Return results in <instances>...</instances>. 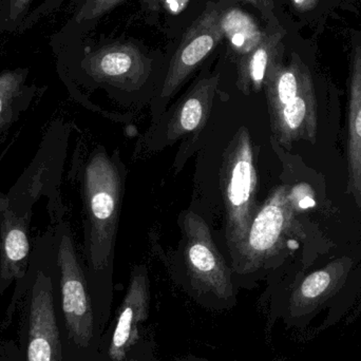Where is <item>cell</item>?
Instances as JSON below:
<instances>
[{
    "label": "cell",
    "instance_id": "obj_1",
    "mask_svg": "<svg viewBox=\"0 0 361 361\" xmlns=\"http://www.w3.org/2000/svg\"><path fill=\"white\" fill-rule=\"evenodd\" d=\"M353 269V259L343 257L297 282L284 303L286 324L305 329L322 314V331L339 324L354 303L349 288Z\"/></svg>",
    "mask_w": 361,
    "mask_h": 361
},
{
    "label": "cell",
    "instance_id": "obj_2",
    "mask_svg": "<svg viewBox=\"0 0 361 361\" xmlns=\"http://www.w3.org/2000/svg\"><path fill=\"white\" fill-rule=\"evenodd\" d=\"M122 191V179L116 164L106 152L93 154L85 169L84 192L89 260L97 271L107 267L114 252Z\"/></svg>",
    "mask_w": 361,
    "mask_h": 361
},
{
    "label": "cell",
    "instance_id": "obj_3",
    "mask_svg": "<svg viewBox=\"0 0 361 361\" xmlns=\"http://www.w3.org/2000/svg\"><path fill=\"white\" fill-rule=\"evenodd\" d=\"M220 186L226 212V239L235 255L245 241L256 214L258 173L250 131L241 127L223 154Z\"/></svg>",
    "mask_w": 361,
    "mask_h": 361
},
{
    "label": "cell",
    "instance_id": "obj_4",
    "mask_svg": "<svg viewBox=\"0 0 361 361\" xmlns=\"http://www.w3.org/2000/svg\"><path fill=\"white\" fill-rule=\"evenodd\" d=\"M295 206L290 187H276L257 209L245 241L235 254L238 273H252L278 254L294 229Z\"/></svg>",
    "mask_w": 361,
    "mask_h": 361
},
{
    "label": "cell",
    "instance_id": "obj_5",
    "mask_svg": "<svg viewBox=\"0 0 361 361\" xmlns=\"http://www.w3.org/2000/svg\"><path fill=\"white\" fill-rule=\"evenodd\" d=\"M183 228L185 264L193 286L219 299L231 298L233 286L231 271L205 221L193 212H186Z\"/></svg>",
    "mask_w": 361,
    "mask_h": 361
},
{
    "label": "cell",
    "instance_id": "obj_6",
    "mask_svg": "<svg viewBox=\"0 0 361 361\" xmlns=\"http://www.w3.org/2000/svg\"><path fill=\"white\" fill-rule=\"evenodd\" d=\"M61 307L66 326L73 343L86 348L93 336V314L84 273L73 241L63 233L59 246Z\"/></svg>",
    "mask_w": 361,
    "mask_h": 361
},
{
    "label": "cell",
    "instance_id": "obj_7",
    "mask_svg": "<svg viewBox=\"0 0 361 361\" xmlns=\"http://www.w3.org/2000/svg\"><path fill=\"white\" fill-rule=\"evenodd\" d=\"M220 23V11L214 4H208L191 23L171 59L161 93L162 99L175 94L197 66L220 44L224 38Z\"/></svg>",
    "mask_w": 361,
    "mask_h": 361
},
{
    "label": "cell",
    "instance_id": "obj_8",
    "mask_svg": "<svg viewBox=\"0 0 361 361\" xmlns=\"http://www.w3.org/2000/svg\"><path fill=\"white\" fill-rule=\"evenodd\" d=\"M97 82L123 90H137L149 78V61L135 44H111L93 53L87 65Z\"/></svg>",
    "mask_w": 361,
    "mask_h": 361
},
{
    "label": "cell",
    "instance_id": "obj_9",
    "mask_svg": "<svg viewBox=\"0 0 361 361\" xmlns=\"http://www.w3.org/2000/svg\"><path fill=\"white\" fill-rule=\"evenodd\" d=\"M27 361H61L51 279L39 271L32 290L27 334Z\"/></svg>",
    "mask_w": 361,
    "mask_h": 361
},
{
    "label": "cell",
    "instance_id": "obj_10",
    "mask_svg": "<svg viewBox=\"0 0 361 361\" xmlns=\"http://www.w3.org/2000/svg\"><path fill=\"white\" fill-rule=\"evenodd\" d=\"M150 290L144 267L133 271L126 295L118 312L116 330L109 347V357L124 361L127 352L139 341L140 328L149 315Z\"/></svg>",
    "mask_w": 361,
    "mask_h": 361
},
{
    "label": "cell",
    "instance_id": "obj_11",
    "mask_svg": "<svg viewBox=\"0 0 361 361\" xmlns=\"http://www.w3.org/2000/svg\"><path fill=\"white\" fill-rule=\"evenodd\" d=\"M271 131L284 147L298 141L314 142L317 135V106L313 82L305 87L288 105L269 116Z\"/></svg>",
    "mask_w": 361,
    "mask_h": 361
},
{
    "label": "cell",
    "instance_id": "obj_12",
    "mask_svg": "<svg viewBox=\"0 0 361 361\" xmlns=\"http://www.w3.org/2000/svg\"><path fill=\"white\" fill-rule=\"evenodd\" d=\"M29 220L6 209L0 221V294L25 271L29 259Z\"/></svg>",
    "mask_w": 361,
    "mask_h": 361
},
{
    "label": "cell",
    "instance_id": "obj_13",
    "mask_svg": "<svg viewBox=\"0 0 361 361\" xmlns=\"http://www.w3.org/2000/svg\"><path fill=\"white\" fill-rule=\"evenodd\" d=\"M218 84L219 75L202 78L180 99L167 125V139L173 142L203 128L209 116Z\"/></svg>",
    "mask_w": 361,
    "mask_h": 361
},
{
    "label": "cell",
    "instance_id": "obj_14",
    "mask_svg": "<svg viewBox=\"0 0 361 361\" xmlns=\"http://www.w3.org/2000/svg\"><path fill=\"white\" fill-rule=\"evenodd\" d=\"M284 35L286 32L282 29L265 33L264 38L254 50L240 57L237 87L243 94L257 93L263 88L269 68L281 61L280 57L283 51L282 39Z\"/></svg>",
    "mask_w": 361,
    "mask_h": 361
},
{
    "label": "cell",
    "instance_id": "obj_15",
    "mask_svg": "<svg viewBox=\"0 0 361 361\" xmlns=\"http://www.w3.org/2000/svg\"><path fill=\"white\" fill-rule=\"evenodd\" d=\"M313 82L307 66L296 54L288 66L278 61L267 71L264 80L269 116L277 114L310 82Z\"/></svg>",
    "mask_w": 361,
    "mask_h": 361
},
{
    "label": "cell",
    "instance_id": "obj_16",
    "mask_svg": "<svg viewBox=\"0 0 361 361\" xmlns=\"http://www.w3.org/2000/svg\"><path fill=\"white\" fill-rule=\"evenodd\" d=\"M349 160L350 188L356 199L361 200V46L353 51L350 86L349 108Z\"/></svg>",
    "mask_w": 361,
    "mask_h": 361
},
{
    "label": "cell",
    "instance_id": "obj_17",
    "mask_svg": "<svg viewBox=\"0 0 361 361\" xmlns=\"http://www.w3.org/2000/svg\"><path fill=\"white\" fill-rule=\"evenodd\" d=\"M220 23L223 36L240 57L254 50L265 36L254 18L239 8H229L222 13Z\"/></svg>",
    "mask_w": 361,
    "mask_h": 361
},
{
    "label": "cell",
    "instance_id": "obj_18",
    "mask_svg": "<svg viewBox=\"0 0 361 361\" xmlns=\"http://www.w3.org/2000/svg\"><path fill=\"white\" fill-rule=\"evenodd\" d=\"M18 82L14 78L0 80V133L16 116L14 101L16 99Z\"/></svg>",
    "mask_w": 361,
    "mask_h": 361
},
{
    "label": "cell",
    "instance_id": "obj_19",
    "mask_svg": "<svg viewBox=\"0 0 361 361\" xmlns=\"http://www.w3.org/2000/svg\"><path fill=\"white\" fill-rule=\"evenodd\" d=\"M123 1L124 0H89L86 8L82 11V16L87 17V18L102 16Z\"/></svg>",
    "mask_w": 361,
    "mask_h": 361
},
{
    "label": "cell",
    "instance_id": "obj_20",
    "mask_svg": "<svg viewBox=\"0 0 361 361\" xmlns=\"http://www.w3.org/2000/svg\"><path fill=\"white\" fill-rule=\"evenodd\" d=\"M190 0H148L154 10H163L171 15H179L186 10Z\"/></svg>",
    "mask_w": 361,
    "mask_h": 361
},
{
    "label": "cell",
    "instance_id": "obj_21",
    "mask_svg": "<svg viewBox=\"0 0 361 361\" xmlns=\"http://www.w3.org/2000/svg\"><path fill=\"white\" fill-rule=\"evenodd\" d=\"M243 1L248 2V4L258 8L264 15V17L265 15L269 14L273 10V1L271 0H243Z\"/></svg>",
    "mask_w": 361,
    "mask_h": 361
},
{
    "label": "cell",
    "instance_id": "obj_22",
    "mask_svg": "<svg viewBox=\"0 0 361 361\" xmlns=\"http://www.w3.org/2000/svg\"><path fill=\"white\" fill-rule=\"evenodd\" d=\"M292 2L297 10L307 11L311 10L315 6L317 0H292Z\"/></svg>",
    "mask_w": 361,
    "mask_h": 361
},
{
    "label": "cell",
    "instance_id": "obj_23",
    "mask_svg": "<svg viewBox=\"0 0 361 361\" xmlns=\"http://www.w3.org/2000/svg\"><path fill=\"white\" fill-rule=\"evenodd\" d=\"M128 361H137V360H128Z\"/></svg>",
    "mask_w": 361,
    "mask_h": 361
}]
</instances>
